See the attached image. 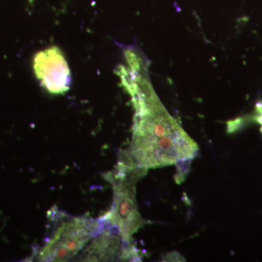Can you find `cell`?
Masks as SVG:
<instances>
[{"instance_id":"cell-3","label":"cell","mask_w":262,"mask_h":262,"mask_svg":"<svg viewBox=\"0 0 262 262\" xmlns=\"http://www.w3.org/2000/svg\"><path fill=\"white\" fill-rule=\"evenodd\" d=\"M102 222L76 217L61 224L39 251L40 261H67L77 256L91 239L103 232Z\"/></svg>"},{"instance_id":"cell-4","label":"cell","mask_w":262,"mask_h":262,"mask_svg":"<svg viewBox=\"0 0 262 262\" xmlns=\"http://www.w3.org/2000/svg\"><path fill=\"white\" fill-rule=\"evenodd\" d=\"M33 68L39 83L50 94L61 95L70 89V67L58 47L53 46L37 53L34 58Z\"/></svg>"},{"instance_id":"cell-1","label":"cell","mask_w":262,"mask_h":262,"mask_svg":"<svg viewBox=\"0 0 262 262\" xmlns=\"http://www.w3.org/2000/svg\"><path fill=\"white\" fill-rule=\"evenodd\" d=\"M124 57L125 63L119 66L116 73L135 110L127 152L146 170L192 159L198 144L160 102L150 82L145 58L134 47L127 48Z\"/></svg>"},{"instance_id":"cell-2","label":"cell","mask_w":262,"mask_h":262,"mask_svg":"<svg viewBox=\"0 0 262 262\" xmlns=\"http://www.w3.org/2000/svg\"><path fill=\"white\" fill-rule=\"evenodd\" d=\"M117 166L104 177L113 185V206L101 219L117 229L125 244L130 243L131 237L146 224L139 210L136 198V184L146 173L129 156L122 151Z\"/></svg>"},{"instance_id":"cell-5","label":"cell","mask_w":262,"mask_h":262,"mask_svg":"<svg viewBox=\"0 0 262 262\" xmlns=\"http://www.w3.org/2000/svg\"><path fill=\"white\" fill-rule=\"evenodd\" d=\"M120 239L110 231L95 237V239L85 250L87 253L84 261H110L114 257L118 249Z\"/></svg>"}]
</instances>
